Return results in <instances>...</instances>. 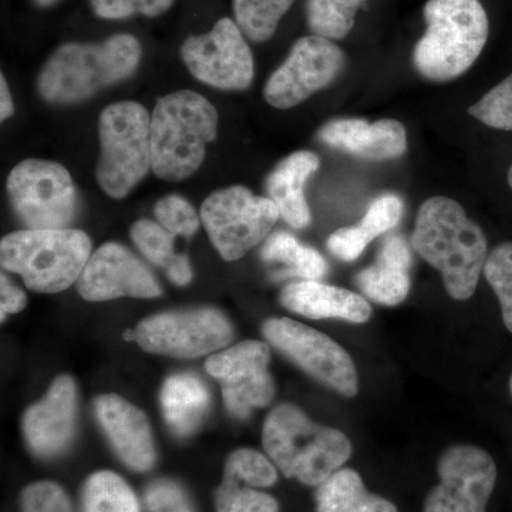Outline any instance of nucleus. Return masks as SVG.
I'll list each match as a JSON object with an SVG mask.
<instances>
[{
    "mask_svg": "<svg viewBox=\"0 0 512 512\" xmlns=\"http://www.w3.org/2000/svg\"><path fill=\"white\" fill-rule=\"evenodd\" d=\"M412 245L443 276L451 298L467 301L476 292L488 256L483 229L457 201L433 197L417 212Z\"/></svg>",
    "mask_w": 512,
    "mask_h": 512,
    "instance_id": "nucleus-1",
    "label": "nucleus"
},
{
    "mask_svg": "<svg viewBox=\"0 0 512 512\" xmlns=\"http://www.w3.org/2000/svg\"><path fill=\"white\" fill-rule=\"evenodd\" d=\"M140 59V42L131 35H114L100 43H66L43 66L37 90L52 104L80 103L127 79Z\"/></svg>",
    "mask_w": 512,
    "mask_h": 512,
    "instance_id": "nucleus-2",
    "label": "nucleus"
},
{
    "mask_svg": "<svg viewBox=\"0 0 512 512\" xmlns=\"http://www.w3.org/2000/svg\"><path fill=\"white\" fill-rule=\"evenodd\" d=\"M262 443L286 478L318 487L352 456L345 433L313 423L299 407L281 404L266 417Z\"/></svg>",
    "mask_w": 512,
    "mask_h": 512,
    "instance_id": "nucleus-3",
    "label": "nucleus"
},
{
    "mask_svg": "<svg viewBox=\"0 0 512 512\" xmlns=\"http://www.w3.org/2000/svg\"><path fill=\"white\" fill-rule=\"evenodd\" d=\"M426 33L417 42L413 63L430 82H450L467 72L488 39L487 13L480 0H429Z\"/></svg>",
    "mask_w": 512,
    "mask_h": 512,
    "instance_id": "nucleus-4",
    "label": "nucleus"
},
{
    "mask_svg": "<svg viewBox=\"0 0 512 512\" xmlns=\"http://www.w3.org/2000/svg\"><path fill=\"white\" fill-rule=\"evenodd\" d=\"M217 131L218 111L201 94L181 90L163 97L151 116L154 174L164 181L191 177Z\"/></svg>",
    "mask_w": 512,
    "mask_h": 512,
    "instance_id": "nucleus-5",
    "label": "nucleus"
},
{
    "mask_svg": "<svg viewBox=\"0 0 512 512\" xmlns=\"http://www.w3.org/2000/svg\"><path fill=\"white\" fill-rule=\"evenodd\" d=\"M92 241L79 229H23L0 242L2 268L39 293H57L79 281Z\"/></svg>",
    "mask_w": 512,
    "mask_h": 512,
    "instance_id": "nucleus-6",
    "label": "nucleus"
},
{
    "mask_svg": "<svg viewBox=\"0 0 512 512\" xmlns=\"http://www.w3.org/2000/svg\"><path fill=\"white\" fill-rule=\"evenodd\" d=\"M99 138L97 183L121 200L153 170L150 114L136 101L111 104L100 114Z\"/></svg>",
    "mask_w": 512,
    "mask_h": 512,
    "instance_id": "nucleus-7",
    "label": "nucleus"
},
{
    "mask_svg": "<svg viewBox=\"0 0 512 512\" xmlns=\"http://www.w3.org/2000/svg\"><path fill=\"white\" fill-rule=\"evenodd\" d=\"M6 187L16 217L28 229L66 228L76 217L79 195L63 165L22 161L10 171Z\"/></svg>",
    "mask_w": 512,
    "mask_h": 512,
    "instance_id": "nucleus-8",
    "label": "nucleus"
},
{
    "mask_svg": "<svg viewBox=\"0 0 512 512\" xmlns=\"http://www.w3.org/2000/svg\"><path fill=\"white\" fill-rule=\"evenodd\" d=\"M201 221L225 261H238L261 244L281 217L275 202L242 185L215 191L201 207Z\"/></svg>",
    "mask_w": 512,
    "mask_h": 512,
    "instance_id": "nucleus-9",
    "label": "nucleus"
},
{
    "mask_svg": "<svg viewBox=\"0 0 512 512\" xmlns=\"http://www.w3.org/2000/svg\"><path fill=\"white\" fill-rule=\"evenodd\" d=\"M265 339L295 365L345 397L359 392V375L348 350L325 333L289 318H272L262 326Z\"/></svg>",
    "mask_w": 512,
    "mask_h": 512,
    "instance_id": "nucleus-10",
    "label": "nucleus"
},
{
    "mask_svg": "<svg viewBox=\"0 0 512 512\" xmlns=\"http://www.w3.org/2000/svg\"><path fill=\"white\" fill-rule=\"evenodd\" d=\"M439 484L431 488L423 512H487L497 483L494 458L477 446L456 444L437 464Z\"/></svg>",
    "mask_w": 512,
    "mask_h": 512,
    "instance_id": "nucleus-11",
    "label": "nucleus"
},
{
    "mask_svg": "<svg viewBox=\"0 0 512 512\" xmlns=\"http://www.w3.org/2000/svg\"><path fill=\"white\" fill-rule=\"evenodd\" d=\"M234 338L231 323L215 309H192L151 316L136 329L140 348L157 355L191 359L217 352Z\"/></svg>",
    "mask_w": 512,
    "mask_h": 512,
    "instance_id": "nucleus-12",
    "label": "nucleus"
},
{
    "mask_svg": "<svg viewBox=\"0 0 512 512\" xmlns=\"http://www.w3.org/2000/svg\"><path fill=\"white\" fill-rule=\"evenodd\" d=\"M345 63V53L332 40L315 35L302 37L266 82V103L281 110L298 106L335 82Z\"/></svg>",
    "mask_w": 512,
    "mask_h": 512,
    "instance_id": "nucleus-13",
    "label": "nucleus"
},
{
    "mask_svg": "<svg viewBox=\"0 0 512 512\" xmlns=\"http://www.w3.org/2000/svg\"><path fill=\"white\" fill-rule=\"evenodd\" d=\"M181 57L192 76L221 90H245L254 80V56L234 20L224 18L211 32L191 36Z\"/></svg>",
    "mask_w": 512,
    "mask_h": 512,
    "instance_id": "nucleus-14",
    "label": "nucleus"
},
{
    "mask_svg": "<svg viewBox=\"0 0 512 512\" xmlns=\"http://www.w3.org/2000/svg\"><path fill=\"white\" fill-rule=\"evenodd\" d=\"M269 360L271 350L259 340L238 343L207 360V372L220 380L225 404L238 419H248L252 410L268 406L274 399Z\"/></svg>",
    "mask_w": 512,
    "mask_h": 512,
    "instance_id": "nucleus-15",
    "label": "nucleus"
},
{
    "mask_svg": "<svg viewBox=\"0 0 512 512\" xmlns=\"http://www.w3.org/2000/svg\"><path fill=\"white\" fill-rule=\"evenodd\" d=\"M86 301L111 299H151L161 295L160 284L150 269L123 245L107 242L93 252L77 281Z\"/></svg>",
    "mask_w": 512,
    "mask_h": 512,
    "instance_id": "nucleus-16",
    "label": "nucleus"
},
{
    "mask_svg": "<svg viewBox=\"0 0 512 512\" xmlns=\"http://www.w3.org/2000/svg\"><path fill=\"white\" fill-rule=\"evenodd\" d=\"M77 394L72 377L59 376L23 420L26 441L39 457H55L69 446L76 426Z\"/></svg>",
    "mask_w": 512,
    "mask_h": 512,
    "instance_id": "nucleus-17",
    "label": "nucleus"
},
{
    "mask_svg": "<svg viewBox=\"0 0 512 512\" xmlns=\"http://www.w3.org/2000/svg\"><path fill=\"white\" fill-rule=\"evenodd\" d=\"M94 409L121 461L134 471L150 470L156 450L146 414L116 394L97 397Z\"/></svg>",
    "mask_w": 512,
    "mask_h": 512,
    "instance_id": "nucleus-18",
    "label": "nucleus"
},
{
    "mask_svg": "<svg viewBox=\"0 0 512 512\" xmlns=\"http://www.w3.org/2000/svg\"><path fill=\"white\" fill-rule=\"evenodd\" d=\"M323 144L367 161L396 160L407 151V133L397 120L338 119L320 128Z\"/></svg>",
    "mask_w": 512,
    "mask_h": 512,
    "instance_id": "nucleus-19",
    "label": "nucleus"
},
{
    "mask_svg": "<svg viewBox=\"0 0 512 512\" xmlns=\"http://www.w3.org/2000/svg\"><path fill=\"white\" fill-rule=\"evenodd\" d=\"M281 303L289 311L311 319L366 323L372 316L369 302L360 293L318 281H301L285 286L281 292Z\"/></svg>",
    "mask_w": 512,
    "mask_h": 512,
    "instance_id": "nucleus-20",
    "label": "nucleus"
},
{
    "mask_svg": "<svg viewBox=\"0 0 512 512\" xmlns=\"http://www.w3.org/2000/svg\"><path fill=\"white\" fill-rule=\"evenodd\" d=\"M320 160L312 151H296L284 158L265 183L269 200L275 202L281 217L293 228L311 224V210L305 198V185L318 171Z\"/></svg>",
    "mask_w": 512,
    "mask_h": 512,
    "instance_id": "nucleus-21",
    "label": "nucleus"
},
{
    "mask_svg": "<svg viewBox=\"0 0 512 512\" xmlns=\"http://www.w3.org/2000/svg\"><path fill=\"white\" fill-rule=\"evenodd\" d=\"M161 406L168 427L177 436L187 437L197 430L207 413L210 393L197 376L180 373L165 380Z\"/></svg>",
    "mask_w": 512,
    "mask_h": 512,
    "instance_id": "nucleus-22",
    "label": "nucleus"
},
{
    "mask_svg": "<svg viewBox=\"0 0 512 512\" xmlns=\"http://www.w3.org/2000/svg\"><path fill=\"white\" fill-rule=\"evenodd\" d=\"M316 512H399L386 498L367 491L353 468H339L316 490Z\"/></svg>",
    "mask_w": 512,
    "mask_h": 512,
    "instance_id": "nucleus-23",
    "label": "nucleus"
},
{
    "mask_svg": "<svg viewBox=\"0 0 512 512\" xmlns=\"http://www.w3.org/2000/svg\"><path fill=\"white\" fill-rule=\"evenodd\" d=\"M136 247L148 261L167 271L168 278L175 285H188L192 279V269L187 256L175 254L174 237L158 222L137 221L130 229Z\"/></svg>",
    "mask_w": 512,
    "mask_h": 512,
    "instance_id": "nucleus-24",
    "label": "nucleus"
},
{
    "mask_svg": "<svg viewBox=\"0 0 512 512\" xmlns=\"http://www.w3.org/2000/svg\"><path fill=\"white\" fill-rule=\"evenodd\" d=\"M261 258L268 264L284 265L288 275L299 276L303 281H319L328 272L325 258L316 249L306 247L285 231L266 239Z\"/></svg>",
    "mask_w": 512,
    "mask_h": 512,
    "instance_id": "nucleus-25",
    "label": "nucleus"
},
{
    "mask_svg": "<svg viewBox=\"0 0 512 512\" xmlns=\"http://www.w3.org/2000/svg\"><path fill=\"white\" fill-rule=\"evenodd\" d=\"M83 512H140V507L123 478L111 471H99L84 485Z\"/></svg>",
    "mask_w": 512,
    "mask_h": 512,
    "instance_id": "nucleus-26",
    "label": "nucleus"
},
{
    "mask_svg": "<svg viewBox=\"0 0 512 512\" xmlns=\"http://www.w3.org/2000/svg\"><path fill=\"white\" fill-rule=\"evenodd\" d=\"M292 3L293 0H234L235 23L252 42H266L274 36Z\"/></svg>",
    "mask_w": 512,
    "mask_h": 512,
    "instance_id": "nucleus-27",
    "label": "nucleus"
},
{
    "mask_svg": "<svg viewBox=\"0 0 512 512\" xmlns=\"http://www.w3.org/2000/svg\"><path fill=\"white\" fill-rule=\"evenodd\" d=\"M367 0H308V25L313 35L340 40L355 26L357 10Z\"/></svg>",
    "mask_w": 512,
    "mask_h": 512,
    "instance_id": "nucleus-28",
    "label": "nucleus"
},
{
    "mask_svg": "<svg viewBox=\"0 0 512 512\" xmlns=\"http://www.w3.org/2000/svg\"><path fill=\"white\" fill-rule=\"evenodd\" d=\"M356 285L373 302L396 306L409 295L410 276L402 269L376 262L356 275Z\"/></svg>",
    "mask_w": 512,
    "mask_h": 512,
    "instance_id": "nucleus-29",
    "label": "nucleus"
},
{
    "mask_svg": "<svg viewBox=\"0 0 512 512\" xmlns=\"http://www.w3.org/2000/svg\"><path fill=\"white\" fill-rule=\"evenodd\" d=\"M483 274L500 302L505 328L512 333V242H504L488 254Z\"/></svg>",
    "mask_w": 512,
    "mask_h": 512,
    "instance_id": "nucleus-30",
    "label": "nucleus"
},
{
    "mask_svg": "<svg viewBox=\"0 0 512 512\" xmlns=\"http://www.w3.org/2000/svg\"><path fill=\"white\" fill-rule=\"evenodd\" d=\"M224 477L234 478L249 487L266 488L278 481V471L264 454L241 448L228 457Z\"/></svg>",
    "mask_w": 512,
    "mask_h": 512,
    "instance_id": "nucleus-31",
    "label": "nucleus"
},
{
    "mask_svg": "<svg viewBox=\"0 0 512 512\" xmlns=\"http://www.w3.org/2000/svg\"><path fill=\"white\" fill-rule=\"evenodd\" d=\"M218 512H279V503L272 495L242 487L234 478L224 477L215 491Z\"/></svg>",
    "mask_w": 512,
    "mask_h": 512,
    "instance_id": "nucleus-32",
    "label": "nucleus"
},
{
    "mask_svg": "<svg viewBox=\"0 0 512 512\" xmlns=\"http://www.w3.org/2000/svg\"><path fill=\"white\" fill-rule=\"evenodd\" d=\"M485 126L512 131V74L468 109Z\"/></svg>",
    "mask_w": 512,
    "mask_h": 512,
    "instance_id": "nucleus-33",
    "label": "nucleus"
},
{
    "mask_svg": "<svg viewBox=\"0 0 512 512\" xmlns=\"http://www.w3.org/2000/svg\"><path fill=\"white\" fill-rule=\"evenodd\" d=\"M158 224L167 229L173 237L183 235L190 238L200 228V215L194 207L180 195H167L157 202L154 208Z\"/></svg>",
    "mask_w": 512,
    "mask_h": 512,
    "instance_id": "nucleus-34",
    "label": "nucleus"
},
{
    "mask_svg": "<svg viewBox=\"0 0 512 512\" xmlns=\"http://www.w3.org/2000/svg\"><path fill=\"white\" fill-rule=\"evenodd\" d=\"M174 0H92V9L101 19H126L140 15L154 18L173 6Z\"/></svg>",
    "mask_w": 512,
    "mask_h": 512,
    "instance_id": "nucleus-35",
    "label": "nucleus"
},
{
    "mask_svg": "<svg viewBox=\"0 0 512 512\" xmlns=\"http://www.w3.org/2000/svg\"><path fill=\"white\" fill-rule=\"evenodd\" d=\"M22 512H73L72 503L62 487L42 481L25 488L20 498Z\"/></svg>",
    "mask_w": 512,
    "mask_h": 512,
    "instance_id": "nucleus-36",
    "label": "nucleus"
},
{
    "mask_svg": "<svg viewBox=\"0 0 512 512\" xmlns=\"http://www.w3.org/2000/svg\"><path fill=\"white\" fill-rule=\"evenodd\" d=\"M402 215L403 201L394 194L382 195L370 204L360 227L375 239L396 227Z\"/></svg>",
    "mask_w": 512,
    "mask_h": 512,
    "instance_id": "nucleus-37",
    "label": "nucleus"
},
{
    "mask_svg": "<svg viewBox=\"0 0 512 512\" xmlns=\"http://www.w3.org/2000/svg\"><path fill=\"white\" fill-rule=\"evenodd\" d=\"M146 505L150 512H194L183 487L171 480H157L148 485Z\"/></svg>",
    "mask_w": 512,
    "mask_h": 512,
    "instance_id": "nucleus-38",
    "label": "nucleus"
},
{
    "mask_svg": "<svg viewBox=\"0 0 512 512\" xmlns=\"http://www.w3.org/2000/svg\"><path fill=\"white\" fill-rule=\"evenodd\" d=\"M373 241L369 234L357 225V227L340 228L328 238L330 254L343 262H353L365 252L367 245Z\"/></svg>",
    "mask_w": 512,
    "mask_h": 512,
    "instance_id": "nucleus-39",
    "label": "nucleus"
},
{
    "mask_svg": "<svg viewBox=\"0 0 512 512\" xmlns=\"http://www.w3.org/2000/svg\"><path fill=\"white\" fill-rule=\"evenodd\" d=\"M376 262L409 272L412 266V251L406 239L402 235H390L384 239Z\"/></svg>",
    "mask_w": 512,
    "mask_h": 512,
    "instance_id": "nucleus-40",
    "label": "nucleus"
},
{
    "mask_svg": "<svg viewBox=\"0 0 512 512\" xmlns=\"http://www.w3.org/2000/svg\"><path fill=\"white\" fill-rule=\"evenodd\" d=\"M2 319L9 313H18L26 306V295L13 285L8 276L2 275Z\"/></svg>",
    "mask_w": 512,
    "mask_h": 512,
    "instance_id": "nucleus-41",
    "label": "nucleus"
},
{
    "mask_svg": "<svg viewBox=\"0 0 512 512\" xmlns=\"http://www.w3.org/2000/svg\"><path fill=\"white\" fill-rule=\"evenodd\" d=\"M0 94H2V103H0V119L5 121L15 113V106H13L12 96L8 83H6L5 76L0 77Z\"/></svg>",
    "mask_w": 512,
    "mask_h": 512,
    "instance_id": "nucleus-42",
    "label": "nucleus"
},
{
    "mask_svg": "<svg viewBox=\"0 0 512 512\" xmlns=\"http://www.w3.org/2000/svg\"><path fill=\"white\" fill-rule=\"evenodd\" d=\"M39 8H49V6L55 5L59 0H32Z\"/></svg>",
    "mask_w": 512,
    "mask_h": 512,
    "instance_id": "nucleus-43",
    "label": "nucleus"
},
{
    "mask_svg": "<svg viewBox=\"0 0 512 512\" xmlns=\"http://www.w3.org/2000/svg\"><path fill=\"white\" fill-rule=\"evenodd\" d=\"M124 339L128 340V342H131V340H136V330H134V332L127 330V332L124 333Z\"/></svg>",
    "mask_w": 512,
    "mask_h": 512,
    "instance_id": "nucleus-44",
    "label": "nucleus"
},
{
    "mask_svg": "<svg viewBox=\"0 0 512 512\" xmlns=\"http://www.w3.org/2000/svg\"><path fill=\"white\" fill-rule=\"evenodd\" d=\"M508 184H510V187L512 188V165L510 170H508Z\"/></svg>",
    "mask_w": 512,
    "mask_h": 512,
    "instance_id": "nucleus-45",
    "label": "nucleus"
},
{
    "mask_svg": "<svg viewBox=\"0 0 512 512\" xmlns=\"http://www.w3.org/2000/svg\"><path fill=\"white\" fill-rule=\"evenodd\" d=\"M510 393H511V396H512V375H511V379H510Z\"/></svg>",
    "mask_w": 512,
    "mask_h": 512,
    "instance_id": "nucleus-46",
    "label": "nucleus"
}]
</instances>
